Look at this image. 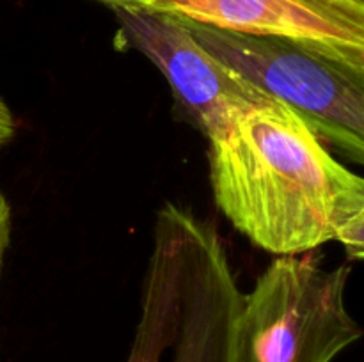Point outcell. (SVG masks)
<instances>
[{
    "label": "cell",
    "mask_w": 364,
    "mask_h": 362,
    "mask_svg": "<svg viewBox=\"0 0 364 362\" xmlns=\"http://www.w3.org/2000/svg\"><path fill=\"white\" fill-rule=\"evenodd\" d=\"M11 222H13L11 206L7 202L6 195L0 192V268H2L4 256H6V251L11 241Z\"/></svg>",
    "instance_id": "cell-8"
},
{
    "label": "cell",
    "mask_w": 364,
    "mask_h": 362,
    "mask_svg": "<svg viewBox=\"0 0 364 362\" xmlns=\"http://www.w3.org/2000/svg\"><path fill=\"white\" fill-rule=\"evenodd\" d=\"M244 295L217 227L167 202L153 224L127 362H240Z\"/></svg>",
    "instance_id": "cell-2"
},
{
    "label": "cell",
    "mask_w": 364,
    "mask_h": 362,
    "mask_svg": "<svg viewBox=\"0 0 364 362\" xmlns=\"http://www.w3.org/2000/svg\"><path fill=\"white\" fill-rule=\"evenodd\" d=\"M338 2L347 7L354 14L355 20L364 27V0H338Z\"/></svg>",
    "instance_id": "cell-10"
},
{
    "label": "cell",
    "mask_w": 364,
    "mask_h": 362,
    "mask_svg": "<svg viewBox=\"0 0 364 362\" xmlns=\"http://www.w3.org/2000/svg\"><path fill=\"white\" fill-rule=\"evenodd\" d=\"M109 7H134V9H144L149 0H96Z\"/></svg>",
    "instance_id": "cell-11"
},
{
    "label": "cell",
    "mask_w": 364,
    "mask_h": 362,
    "mask_svg": "<svg viewBox=\"0 0 364 362\" xmlns=\"http://www.w3.org/2000/svg\"><path fill=\"white\" fill-rule=\"evenodd\" d=\"M208 144L217 206L270 254H304L334 241L364 206V177L341 165L311 128L270 94Z\"/></svg>",
    "instance_id": "cell-1"
},
{
    "label": "cell",
    "mask_w": 364,
    "mask_h": 362,
    "mask_svg": "<svg viewBox=\"0 0 364 362\" xmlns=\"http://www.w3.org/2000/svg\"><path fill=\"white\" fill-rule=\"evenodd\" d=\"M180 20L210 53L287 103L320 141L364 165V64L287 39Z\"/></svg>",
    "instance_id": "cell-3"
},
{
    "label": "cell",
    "mask_w": 364,
    "mask_h": 362,
    "mask_svg": "<svg viewBox=\"0 0 364 362\" xmlns=\"http://www.w3.org/2000/svg\"><path fill=\"white\" fill-rule=\"evenodd\" d=\"M116 14V45L142 53L169 84L174 99L213 138L267 92L210 53L176 16L134 7H110Z\"/></svg>",
    "instance_id": "cell-5"
},
{
    "label": "cell",
    "mask_w": 364,
    "mask_h": 362,
    "mask_svg": "<svg viewBox=\"0 0 364 362\" xmlns=\"http://www.w3.org/2000/svg\"><path fill=\"white\" fill-rule=\"evenodd\" d=\"M340 241L350 259H364V206L338 233Z\"/></svg>",
    "instance_id": "cell-7"
},
{
    "label": "cell",
    "mask_w": 364,
    "mask_h": 362,
    "mask_svg": "<svg viewBox=\"0 0 364 362\" xmlns=\"http://www.w3.org/2000/svg\"><path fill=\"white\" fill-rule=\"evenodd\" d=\"M14 130H16V123H14L13 112L7 103L0 99V148L14 137Z\"/></svg>",
    "instance_id": "cell-9"
},
{
    "label": "cell",
    "mask_w": 364,
    "mask_h": 362,
    "mask_svg": "<svg viewBox=\"0 0 364 362\" xmlns=\"http://www.w3.org/2000/svg\"><path fill=\"white\" fill-rule=\"evenodd\" d=\"M144 11L287 39L364 64V27L338 0H149Z\"/></svg>",
    "instance_id": "cell-6"
},
{
    "label": "cell",
    "mask_w": 364,
    "mask_h": 362,
    "mask_svg": "<svg viewBox=\"0 0 364 362\" xmlns=\"http://www.w3.org/2000/svg\"><path fill=\"white\" fill-rule=\"evenodd\" d=\"M348 275L313 252L277 256L244 295L240 362H333L361 339L345 304Z\"/></svg>",
    "instance_id": "cell-4"
}]
</instances>
